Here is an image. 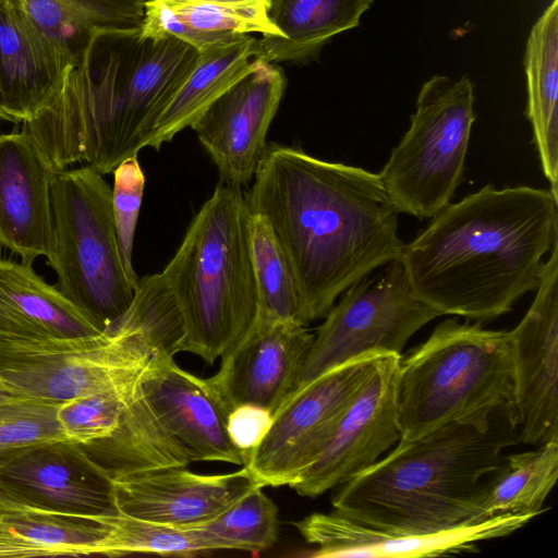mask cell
<instances>
[{"label": "cell", "mask_w": 558, "mask_h": 558, "mask_svg": "<svg viewBox=\"0 0 558 558\" xmlns=\"http://www.w3.org/2000/svg\"><path fill=\"white\" fill-rule=\"evenodd\" d=\"M371 4L372 0H267V19L279 35L257 39L256 60H310L335 35L357 26Z\"/></svg>", "instance_id": "cell-25"}, {"label": "cell", "mask_w": 558, "mask_h": 558, "mask_svg": "<svg viewBox=\"0 0 558 558\" xmlns=\"http://www.w3.org/2000/svg\"><path fill=\"white\" fill-rule=\"evenodd\" d=\"M558 477V440L536 449L504 457L488 477L480 502L482 520L501 515H532L544 511V504Z\"/></svg>", "instance_id": "cell-28"}, {"label": "cell", "mask_w": 558, "mask_h": 558, "mask_svg": "<svg viewBox=\"0 0 558 558\" xmlns=\"http://www.w3.org/2000/svg\"><path fill=\"white\" fill-rule=\"evenodd\" d=\"M133 383L122 389L92 393L61 403L57 417L64 437L85 445L111 435L119 424L125 397Z\"/></svg>", "instance_id": "cell-34"}, {"label": "cell", "mask_w": 558, "mask_h": 558, "mask_svg": "<svg viewBox=\"0 0 558 558\" xmlns=\"http://www.w3.org/2000/svg\"><path fill=\"white\" fill-rule=\"evenodd\" d=\"M251 216L241 187L220 182L161 271L185 323L184 352L209 364L231 350L256 320Z\"/></svg>", "instance_id": "cell-5"}, {"label": "cell", "mask_w": 558, "mask_h": 558, "mask_svg": "<svg viewBox=\"0 0 558 558\" xmlns=\"http://www.w3.org/2000/svg\"><path fill=\"white\" fill-rule=\"evenodd\" d=\"M109 534L104 556L158 554L165 556H197L216 551L213 544L195 527H177L119 512L99 519Z\"/></svg>", "instance_id": "cell-33"}, {"label": "cell", "mask_w": 558, "mask_h": 558, "mask_svg": "<svg viewBox=\"0 0 558 558\" xmlns=\"http://www.w3.org/2000/svg\"><path fill=\"white\" fill-rule=\"evenodd\" d=\"M108 525L89 518L0 509V557L102 555Z\"/></svg>", "instance_id": "cell-27"}, {"label": "cell", "mask_w": 558, "mask_h": 558, "mask_svg": "<svg viewBox=\"0 0 558 558\" xmlns=\"http://www.w3.org/2000/svg\"><path fill=\"white\" fill-rule=\"evenodd\" d=\"M81 446L112 480L192 463L187 452L149 404L138 377L128 391L119 424L111 435Z\"/></svg>", "instance_id": "cell-23"}, {"label": "cell", "mask_w": 558, "mask_h": 558, "mask_svg": "<svg viewBox=\"0 0 558 558\" xmlns=\"http://www.w3.org/2000/svg\"><path fill=\"white\" fill-rule=\"evenodd\" d=\"M245 195L294 271L308 323L375 269L400 258L398 211L378 173L268 143Z\"/></svg>", "instance_id": "cell-1"}, {"label": "cell", "mask_w": 558, "mask_h": 558, "mask_svg": "<svg viewBox=\"0 0 558 558\" xmlns=\"http://www.w3.org/2000/svg\"><path fill=\"white\" fill-rule=\"evenodd\" d=\"M2 0H0L1 2ZM0 121H9V118L8 116L5 114L3 108H2V102H1V97H0Z\"/></svg>", "instance_id": "cell-42"}, {"label": "cell", "mask_w": 558, "mask_h": 558, "mask_svg": "<svg viewBox=\"0 0 558 558\" xmlns=\"http://www.w3.org/2000/svg\"><path fill=\"white\" fill-rule=\"evenodd\" d=\"M153 355L121 329L94 338L0 340V379L23 398L61 404L130 386Z\"/></svg>", "instance_id": "cell-9"}, {"label": "cell", "mask_w": 558, "mask_h": 558, "mask_svg": "<svg viewBox=\"0 0 558 558\" xmlns=\"http://www.w3.org/2000/svg\"><path fill=\"white\" fill-rule=\"evenodd\" d=\"M256 49L257 39L243 34L199 52L194 69L157 118L145 147L159 150L179 132L191 128L220 95L258 61Z\"/></svg>", "instance_id": "cell-24"}, {"label": "cell", "mask_w": 558, "mask_h": 558, "mask_svg": "<svg viewBox=\"0 0 558 558\" xmlns=\"http://www.w3.org/2000/svg\"><path fill=\"white\" fill-rule=\"evenodd\" d=\"M250 239L258 302L256 319L306 325L294 271L263 216L252 214Z\"/></svg>", "instance_id": "cell-29"}, {"label": "cell", "mask_w": 558, "mask_h": 558, "mask_svg": "<svg viewBox=\"0 0 558 558\" xmlns=\"http://www.w3.org/2000/svg\"><path fill=\"white\" fill-rule=\"evenodd\" d=\"M58 171L24 130L0 134V245L33 266L53 258L51 185Z\"/></svg>", "instance_id": "cell-19"}, {"label": "cell", "mask_w": 558, "mask_h": 558, "mask_svg": "<svg viewBox=\"0 0 558 558\" xmlns=\"http://www.w3.org/2000/svg\"><path fill=\"white\" fill-rule=\"evenodd\" d=\"M20 395H17L15 391H13L10 387H8L1 379H0V402L8 401V400H14V399H21Z\"/></svg>", "instance_id": "cell-40"}, {"label": "cell", "mask_w": 558, "mask_h": 558, "mask_svg": "<svg viewBox=\"0 0 558 558\" xmlns=\"http://www.w3.org/2000/svg\"><path fill=\"white\" fill-rule=\"evenodd\" d=\"M524 66L525 113L549 190L558 197V0H554L533 25Z\"/></svg>", "instance_id": "cell-26"}, {"label": "cell", "mask_w": 558, "mask_h": 558, "mask_svg": "<svg viewBox=\"0 0 558 558\" xmlns=\"http://www.w3.org/2000/svg\"><path fill=\"white\" fill-rule=\"evenodd\" d=\"M509 331L448 318L400 359L401 439L413 440L451 423L487 424L512 404Z\"/></svg>", "instance_id": "cell-6"}, {"label": "cell", "mask_w": 558, "mask_h": 558, "mask_svg": "<svg viewBox=\"0 0 558 558\" xmlns=\"http://www.w3.org/2000/svg\"><path fill=\"white\" fill-rule=\"evenodd\" d=\"M77 13L95 32L140 28L143 0H60Z\"/></svg>", "instance_id": "cell-38"}, {"label": "cell", "mask_w": 558, "mask_h": 558, "mask_svg": "<svg viewBox=\"0 0 558 558\" xmlns=\"http://www.w3.org/2000/svg\"><path fill=\"white\" fill-rule=\"evenodd\" d=\"M106 335L31 265L0 259V340Z\"/></svg>", "instance_id": "cell-22"}, {"label": "cell", "mask_w": 558, "mask_h": 558, "mask_svg": "<svg viewBox=\"0 0 558 558\" xmlns=\"http://www.w3.org/2000/svg\"><path fill=\"white\" fill-rule=\"evenodd\" d=\"M272 421V414L257 405L242 404L228 415L227 429L233 446L243 457L244 464L262 441Z\"/></svg>", "instance_id": "cell-39"}, {"label": "cell", "mask_w": 558, "mask_h": 558, "mask_svg": "<svg viewBox=\"0 0 558 558\" xmlns=\"http://www.w3.org/2000/svg\"><path fill=\"white\" fill-rule=\"evenodd\" d=\"M216 550H243L257 555L270 548L278 536V509L255 486L214 519L193 526Z\"/></svg>", "instance_id": "cell-32"}, {"label": "cell", "mask_w": 558, "mask_h": 558, "mask_svg": "<svg viewBox=\"0 0 558 558\" xmlns=\"http://www.w3.org/2000/svg\"><path fill=\"white\" fill-rule=\"evenodd\" d=\"M17 449H4L0 448V468L3 465V463L9 460Z\"/></svg>", "instance_id": "cell-41"}, {"label": "cell", "mask_w": 558, "mask_h": 558, "mask_svg": "<svg viewBox=\"0 0 558 558\" xmlns=\"http://www.w3.org/2000/svg\"><path fill=\"white\" fill-rule=\"evenodd\" d=\"M73 66L12 0L0 2V97L9 122L32 120Z\"/></svg>", "instance_id": "cell-21"}, {"label": "cell", "mask_w": 558, "mask_h": 558, "mask_svg": "<svg viewBox=\"0 0 558 558\" xmlns=\"http://www.w3.org/2000/svg\"><path fill=\"white\" fill-rule=\"evenodd\" d=\"M379 355L355 359L290 393L242 465L258 486H291L296 482L330 439Z\"/></svg>", "instance_id": "cell-11"}, {"label": "cell", "mask_w": 558, "mask_h": 558, "mask_svg": "<svg viewBox=\"0 0 558 558\" xmlns=\"http://www.w3.org/2000/svg\"><path fill=\"white\" fill-rule=\"evenodd\" d=\"M112 173V211L119 250L124 268L137 287L140 278L133 267L132 255L145 190V174L137 155L123 160Z\"/></svg>", "instance_id": "cell-37"}, {"label": "cell", "mask_w": 558, "mask_h": 558, "mask_svg": "<svg viewBox=\"0 0 558 558\" xmlns=\"http://www.w3.org/2000/svg\"><path fill=\"white\" fill-rule=\"evenodd\" d=\"M473 105L466 75L423 84L410 126L378 173L398 214L427 219L451 203L464 177Z\"/></svg>", "instance_id": "cell-8"}, {"label": "cell", "mask_w": 558, "mask_h": 558, "mask_svg": "<svg viewBox=\"0 0 558 558\" xmlns=\"http://www.w3.org/2000/svg\"><path fill=\"white\" fill-rule=\"evenodd\" d=\"M199 52L140 28L98 31L77 66L25 131L57 170L86 161L102 175L136 156Z\"/></svg>", "instance_id": "cell-3"}, {"label": "cell", "mask_w": 558, "mask_h": 558, "mask_svg": "<svg viewBox=\"0 0 558 558\" xmlns=\"http://www.w3.org/2000/svg\"><path fill=\"white\" fill-rule=\"evenodd\" d=\"M185 468H161L113 478L119 512L193 527L214 519L258 486L245 466L214 475Z\"/></svg>", "instance_id": "cell-20"}, {"label": "cell", "mask_w": 558, "mask_h": 558, "mask_svg": "<svg viewBox=\"0 0 558 558\" xmlns=\"http://www.w3.org/2000/svg\"><path fill=\"white\" fill-rule=\"evenodd\" d=\"M557 244L558 197L550 190L488 183L432 217L399 260L421 301L482 324L537 289Z\"/></svg>", "instance_id": "cell-2"}, {"label": "cell", "mask_w": 558, "mask_h": 558, "mask_svg": "<svg viewBox=\"0 0 558 558\" xmlns=\"http://www.w3.org/2000/svg\"><path fill=\"white\" fill-rule=\"evenodd\" d=\"M27 20L74 66H77L96 33L60 0H12Z\"/></svg>", "instance_id": "cell-35"}, {"label": "cell", "mask_w": 558, "mask_h": 558, "mask_svg": "<svg viewBox=\"0 0 558 558\" xmlns=\"http://www.w3.org/2000/svg\"><path fill=\"white\" fill-rule=\"evenodd\" d=\"M99 520L119 513L113 480L68 439L20 448L0 468V509Z\"/></svg>", "instance_id": "cell-12"}, {"label": "cell", "mask_w": 558, "mask_h": 558, "mask_svg": "<svg viewBox=\"0 0 558 558\" xmlns=\"http://www.w3.org/2000/svg\"><path fill=\"white\" fill-rule=\"evenodd\" d=\"M143 1L145 2L146 0H143Z\"/></svg>", "instance_id": "cell-44"}, {"label": "cell", "mask_w": 558, "mask_h": 558, "mask_svg": "<svg viewBox=\"0 0 558 558\" xmlns=\"http://www.w3.org/2000/svg\"><path fill=\"white\" fill-rule=\"evenodd\" d=\"M284 88L280 68L258 60L192 124L222 183L241 187L253 180Z\"/></svg>", "instance_id": "cell-15"}, {"label": "cell", "mask_w": 558, "mask_h": 558, "mask_svg": "<svg viewBox=\"0 0 558 558\" xmlns=\"http://www.w3.org/2000/svg\"><path fill=\"white\" fill-rule=\"evenodd\" d=\"M138 384L192 462L244 465L242 454L228 434L230 411L209 378L182 369L171 355L155 354L141 372Z\"/></svg>", "instance_id": "cell-18"}, {"label": "cell", "mask_w": 558, "mask_h": 558, "mask_svg": "<svg viewBox=\"0 0 558 558\" xmlns=\"http://www.w3.org/2000/svg\"><path fill=\"white\" fill-rule=\"evenodd\" d=\"M59 405L27 398L0 402V448L66 439L57 417Z\"/></svg>", "instance_id": "cell-36"}, {"label": "cell", "mask_w": 558, "mask_h": 558, "mask_svg": "<svg viewBox=\"0 0 558 558\" xmlns=\"http://www.w3.org/2000/svg\"><path fill=\"white\" fill-rule=\"evenodd\" d=\"M113 328L137 335L154 355L184 352L183 315L161 272L138 280L130 307Z\"/></svg>", "instance_id": "cell-30"}, {"label": "cell", "mask_w": 558, "mask_h": 558, "mask_svg": "<svg viewBox=\"0 0 558 558\" xmlns=\"http://www.w3.org/2000/svg\"><path fill=\"white\" fill-rule=\"evenodd\" d=\"M381 354L316 460L290 487L317 497L373 465L401 439L398 409L400 359Z\"/></svg>", "instance_id": "cell-13"}, {"label": "cell", "mask_w": 558, "mask_h": 558, "mask_svg": "<svg viewBox=\"0 0 558 558\" xmlns=\"http://www.w3.org/2000/svg\"><path fill=\"white\" fill-rule=\"evenodd\" d=\"M534 517L501 514L432 534H396L375 530L331 511L293 522L315 558L436 557L476 550L480 542L508 536Z\"/></svg>", "instance_id": "cell-16"}, {"label": "cell", "mask_w": 558, "mask_h": 558, "mask_svg": "<svg viewBox=\"0 0 558 558\" xmlns=\"http://www.w3.org/2000/svg\"><path fill=\"white\" fill-rule=\"evenodd\" d=\"M313 340L306 325L256 319L221 356L220 367L209 380L230 412L252 404L274 415L294 391Z\"/></svg>", "instance_id": "cell-17"}, {"label": "cell", "mask_w": 558, "mask_h": 558, "mask_svg": "<svg viewBox=\"0 0 558 558\" xmlns=\"http://www.w3.org/2000/svg\"><path fill=\"white\" fill-rule=\"evenodd\" d=\"M201 1L236 2V1H243V0H201Z\"/></svg>", "instance_id": "cell-43"}, {"label": "cell", "mask_w": 558, "mask_h": 558, "mask_svg": "<svg viewBox=\"0 0 558 558\" xmlns=\"http://www.w3.org/2000/svg\"><path fill=\"white\" fill-rule=\"evenodd\" d=\"M437 311L412 291L400 260L350 286L329 310L307 353L294 390L369 354H398Z\"/></svg>", "instance_id": "cell-10"}, {"label": "cell", "mask_w": 558, "mask_h": 558, "mask_svg": "<svg viewBox=\"0 0 558 558\" xmlns=\"http://www.w3.org/2000/svg\"><path fill=\"white\" fill-rule=\"evenodd\" d=\"M195 38V49L203 52L242 34L277 36L278 31L266 14L267 0L216 2L201 0H162Z\"/></svg>", "instance_id": "cell-31"}, {"label": "cell", "mask_w": 558, "mask_h": 558, "mask_svg": "<svg viewBox=\"0 0 558 558\" xmlns=\"http://www.w3.org/2000/svg\"><path fill=\"white\" fill-rule=\"evenodd\" d=\"M56 288L108 333L130 307L136 286L119 250L112 189L92 166L63 169L51 185Z\"/></svg>", "instance_id": "cell-7"}, {"label": "cell", "mask_w": 558, "mask_h": 558, "mask_svg": "<svg viewBox=\"0 0 558 558\" xmlns=\"http://www.w3.org/2000/svg\"><path fill=\"white\" fill-rule=\"evenodd\" d=\"M534 300L509 331L520 444L558 440V244L546 259Z\"/></svg>", "instance_id": "cell-14"}, {"label": "cell", "mask_w": 558, "mask_h": 558, "mask_svg": "<svg viewBox=\"0 0 558 558\" xmlns=\"http://www.w3.org/2000/svg\"><path fill=\"white\" fill-rule=\"evenodd\" d=\"M520 444L511 407L485 425L451 423L400 439L373 465L342 484L333 511L396 534H432L481 521L480 502L502 452Z\"/></svg>", "instance_id": "cell-4"}]
</instances>
